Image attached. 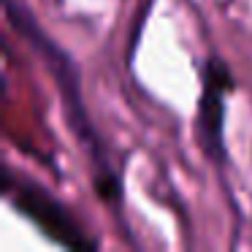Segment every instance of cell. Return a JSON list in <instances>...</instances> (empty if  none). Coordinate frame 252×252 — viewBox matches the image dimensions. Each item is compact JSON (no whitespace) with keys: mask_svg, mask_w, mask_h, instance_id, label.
<instances>
[{"mask_svg":"<svg viewBox=\"0 0 252 252\" xmlns=\"http://www.w3.org/2000/svg\"><path fill=\"white\" fill-rule=\"evenodd\" d=\"M201 90L195 100V117H192V138L203 158L214 168L228 165V144H225V122H228V98L236 93L239 79L225 57L209 55L198 65Z\"/></svg>","mask_w":252,"mask_h":252,"instance_id":"3","label":"cell"},{"mask_svg":"<svg viewBox=\"0 0 252 252\" xmlns=\"http://www.w3.org/2000/svg\"><path fill=\"white\" fill-rule=\"evenodd\" d=\"M0 187H3V198H6L8 206L22 220H28L46 241L63 247V250H76V252L98 250V239L90 236V230L71 212V206L65 201H60L41 182L6 165Z\"/></svg>","mask_w":252,"mask_h":252,"instance_id":"2","label":"cell"},{"mask_svg":"<svg viewBox=\"0 0 252 252\" xmlns=\"http://www.w3.org/2000/svg\"><path fill=\"white\" fill-rule=\"evenodd\" d=\"M6 8V22L14 28L19 38L28 41V46L38 55L44 68L49 71L52 82L57 87L63 103V114H65V125L79 141L84 158L90 165V182L103 206L111 212H120L125 203V176H122L120 165L111 158V149L106 138L98 133L93 117H90L87 100H84V84H82V68L73 60V55L63 44H57L41 22L30 14V8L19 0H3Z\"/></svg>","mask_w":252,"mask_h":252,"instance_id":"1","label":"cell"}]
</instances>
